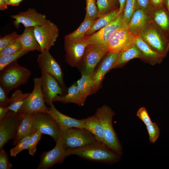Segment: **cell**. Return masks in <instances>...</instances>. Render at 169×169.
Returning a JSON list of instances; mask_svg holds the SVG:
<instances>
[{
  "label": "cell",
  "mask_w": 169,
  "mask_h": 169,
  "mask_svg": "<svg viewBox=\"0 0 169 169\" xmlns=\"http://www.w3.org/2000/svg\"><path fill=\"white\" fill-rule=\"evenodd\" d=\"M65 154L66 157L74 155L87 160L106 164L117 163L121 157L104 143L99 141L82 147L67 149Z\"/></svg>",
  "instance_id": "1"
},
{
  "label": "cell",
  "mask_w": 169,
  "mask_h": 169,
  "mask_svg": "<svg viewBox=\"0 0 169 169\" xmlns=\"http://www.w3.org/2000/svg\"><path fill=\"white\" fill-rule=\"evenodd\" d=\"M31 74L29 70L20 66L16 61L0 71V85L8 94L27 83Z\"/></svg>",
  "instance_id": "2"
},
{
  "label": "cell",
  "mask_w": 169,
  "mask_h": 169,
  "mask_svg": "<svg viewBox=\"0 0 169 169\" xmlns=\"http://www.w3.org/2000/svg\"><path fill=\"white\" fill-rule=\"evenodd\" d=\"M102 124L104 133V144L110 149L120 156L122 148L114 129L112 120L115 113L108 105H104L98 108L95 114Z\"/></svg>",
  "instance_id": "3"
},
{
  "label": "cell",
  "mask_w": 169,
  "mask_h": 169,
  "mask_svg": "<svg viewBox=\"0 0 169 169\" xmlns=\"http://www.w3.org/2000/svg\"><path fill=\"white\" fill-rule=\"evenodd\" d=\"M140 36L153 50L166 56L169 50V36L153 20L142 31Z\"/></svg>",
  "instance_id": "4"
},
{
  "label": "cell",
  "mask_w": 169,
  "mask_h": 169,
  "mask_svg": "<svg viewBox=\"0 0 169 169\" xmlns=\"http://www.w3.org/2000/svg\"><path fill=\"white\" fill-rule=\"evenodd\" d=\"M33 82V90L18 110L19 113L46 112L49 109L45 104L41 88V77L34 78Z\"/></svg>",
  "instance_id": "5"
},
{
  "label": "cell",
  "mask_w": 169,
  "mask_h": 169,
  "mask_svg": "<svg viewBox=\"0 0 169 169\" xmlns=\"http://www.w3.org/2000/svg\"><path fill=\"white\" fill-rule=\"evenodd\" d=\"M66 149L82 147L98 141L94 136L84 128L71 127L60 129Z\"/></svg>",
  "instance_id": "6"
},
{
  "label": "cell",
  "mask_w": 169,
  "mask_h": 169,
  "mask_svg": "<svg viewBox=\"0 0 169 169\" xmlns=\"http://www.w3.org/2000/svg\"><path fill=\"white\" fill-rule=\"evenodd\" d=\"M108 52L107 45H87L79 69L81 74L92 75L95 68Z\"/></svg>",
  "instance_id": "7"
},
{
  "label": "cell",
  "mask_w": 169,
  "mask_h": 169,
  "mask_svg": "<svg viewBox=\"0 0 169 169\" xmlns=\"http://www.w3.org/2000/svg\"><path fill=\"white\" fill-rule=\"evenodd\" d=\"M123 14L118 15L108 25L93 33L85 36L83 41L88 45H107L110 38L114 32L127 26L124 22Z\"/></svg>",
  "instance_id": "8"
},
{
  "label": "cell",
  "mask_w": 169,
  "mask_h": 169,
  "mask_svg": "<svg viewBox=\"0 0 169 169\" xmlns=\"http://www.w3.org/2000/svg\"><path fill=\"white\" fill-rule=\"evenodd\" d=\"M23 114L9 110L0 121V149L9 140L14 138L22 122Z\"/></svg>",
  "instance_id": "9"
},
{
  "label": "cell",
  "mask_w": 169,
  "mask_h": 169,
  "mask_svg": "<svg viewBox=\"0 0 169 169\" xmlns=\"http://www.w3.org/2000/svg\"><path fill=\"white\" fill-rule=\"evenodd\" d=\"M34 33L42 52L49 50L54 45L59 34V29L55 24L48 20L43 25L34 27Z\"/></svg>",
  "instance_id": "10"
},
{
  "label": "cell",
  "mask_w": 169,
  "mask_h": 169,
  "mask_svg": "<svg viewBox=\"0 0 169 169\" xmlns=\"http://www.w3.org/2000/svg\"><path fill=\"white\" fill-rule=\"evenodd\" d=\"M66 150L63 135L60 130L55 146L52 150L42 153L37 168L47 169L55 164L63 163L66 157Z\"/></svg>",
  "instance_id": "11"
},
{
  "label": "cell",
  "mask_w": 169,
  "mask_h": 169,
  "mask_svg": "<svg viewBox=\"0 0 169 169\" xmlns=\"http://www.w3.org/2000/svg\"><path fill=\"white\" fill-rule=\"evenodd\" d=\"M138 36L131 33L127 26L116 31L108 41V52L118 54L128 50L135 44V41Z\"/></svg>",
  "instance_id": "12"
},
{
  "label": "cell",
  "mask_w": 169,
  "mask_h": 169,
  "mask_svg": "<svg viewBox=\"0 0 169 169\" xmlns=\"http://www.w3.org/2000/svg\"><path fill=\"white\" fill-rule=\"evenodd\" d=\"M37 62L41 72L51 75L57 80L61 86L64 87L62 69L49 50L41 52L38 55Z\"/></svg>",
  "instance_id": "13"
},
{
  "label": "cell",
  "mask_w": 169,
  "mask_h": 169,
  "mask_svg": "<svg viewBox=\"0 0 169 169\" xmlns=\"http://www.w3.org/2000/svg\"><path fill=\"white\" fill-rule=\"evenodd\" d=\"M118 54L108 52L101 61L96 70L92 74L93 84L91 95L96 93L102 86V83L106 74L115 63Z\"/></svg>",
  "instance_id": "14"
},
{
  "label": "cell",
  "mask_w": 169,
  "mask_h": 169,
  "mask_svg": "<svg viewBox=\"0 0 169 169\" xmlns=\"http://www.w3.org/2000/svg\"><path fill=\"white\" fill-rule=\"evenodd\" d=\"M11 17L15 20L13 25L17 28L19 27L20 24H22L25 27H34L43 25L48 20L45 15L38 13L34 8H29L25 11L12 15Z\"/></svg>",
  "instance_id": "15"
},
{
  "label": "cell",
  "mask_w": 169,
  "mask_h": 169,
  "mask_svg": "<svg viewBox=\"0 0 169 169\" xmlns=\"http://www.w3.org/2000/svg\"><path fill=\"white\" fill-rule=\"evenodd\" d=\"M36 130L42 134L47 135L57 141L60 128L56 121L49 114L45 112H37L35 121Z\"/></svg>",
  "instance_id": "16"
},
{
  "label": "cell",
  "mask_w": 169,
  "mask_h": 169,
  "mask_svg": "<svg viewBox=\"0 0 169 169\" xmlns=\"http://www.w3.org/2000/svg\"><path fill=\"white\" fill-rule=\"evenodd\" d=\"M88 45L83 41L75 43H68L64 41L66 63L72 67L79 69Z\"/></svg>",
  "instance_id": "17"
},
{
  "label": "cell",
  "mask_w": 169,
  "mask_h": 169,
  "mask_svg": "<svg viewBox=\"0 0 169 169\" xmlns=\"http://www.w3.org/2000/svg\"><path fill=\"white\" fill-rule=\"evenodd\" d=\"M41 88L45 102L50 106L54 98L58 95H63V90L57 80L53 76L41 72Z\"/></svg>",
  "instance_id": "18"
},
{
  "label": "cell",
  "mask_w": 169,
  "mask_h": 169,
  "mask_svg": "<svg viewBox=\"0 0 169 169\" xmlns=\"http://www.w3.org/2000/svg\"><path fill=\"white\" fill-rule=\"evenodd\" d=\"M134 44L141 53V59L143 62L154 65L161 64L166 57L152 49L141 37L138 36L136 38Z\"/></svg>",
  "instance_id": "19"
},
{
  "label": "cell",
  "mask_w": 169,
  "mask_h": 169,
  "mask_svg": "<svg viewBox=\"0 0 169 169\" xmlns=\"http://www.w3.org/2000/svg\"><path fill=\"white\" fill-rule=\"evenodd\" d=\"M152 20L150 13L141 9H137L127 25L128 29L132 34L136 36L140 35Z\"/></svg>",
  "instance_id": "20"
},
{
  "label": "cell",
  "mask_w": 169,
  "mask_h": 169,
  "mask_svg": "<svg viewBox=\"0 0 169 169\" xmlns=\"http://www.w3.org/2000/svg\"><path fill=\"white\" fill-rule=\"evenodd\" d=\"M46 113L50 115L57 122L60 129L71 127L84 128V119L78 120L63 114L58 111L53 104Z\"/></svg>",
  "instance_id": "21"
},
{
  "label": "cell",
  "mask_w": 169,
  "mask_h": 169,
  "mask_svg": "<svg viewBox=\"0 0 169 169\" xmlns=\"http://www.w3.org/2000/svg\"><path fill=\"white\" fill-rule=\"evenodd\" d=\"M37 112L23 114L22 120L13 142V145H16L23 137L37 130L35 121Z\"/></svg>",
  "instance_id": "22"
},
{
  "label": "cell",
  "mask_w": 169,
  "mask_h": 169,
  "mask_svg": "<svg viewBox=\"0 0 169 169\" xmlns=\"http://www.w3.org/2000/svg\"><path fill=\"white\" fill-rule=\"evenodd\" d=\"M98 18L84 20L76 30L65 36L64 41L68 43L83 41L86 32L94 24Z\"/></svg>",
  "instance_id": "23"
},
{
  "label": "cell",
  "mask_w": 169,
  "mask_h": 169,
  "mask_svg": "<svg viewBox=\"0 0 169 169\" xmlns=\"http://www.w3.org/2000/svg\"><path fill=\"white\" fill-rule=\"evenodd\" d=\"M83 119L84 128L93 134L98 141L104 143L103 128L100 119L95 114Z\"/></svg>",
  "instance_id": "24"
},
{
  "label": "cell",
  "mask_w": 169,
  "mask_h": 169,
  "mask_svg": "<svg viewBox=\"0 0 169 169\" xmlns=\"http://www.w3.org/2000/svg\"><path fill=\"white\" fill-rule=\"evenodd\" d=\"M20 38L22 49L29 52L37 51L41 52L40 46L34 34L33 27H25Z\"/></svg>",
  "instance_id": "25"
},
{
  "label": "cell",
  "mask_w": 169,
  "mask_h": 169,
  "mask_svg": "<svg viewBox=\"0 0 169 169\" xmlns=\"http://www.w3.org/2000/svg\"><path fill=\"white\" fill-rule=\"evenodd\" d=\"M53 101H59L63 103H72L79 106H82L84 104L81 100L76 82L68 88L67 94L56 96L54 98Z\"/></svg>",
  "instance_id": "26"
},
{
  "label": "cell",
  "mask_w": 169,
  "mask_h": 169,
  "mask_svg": "<svg viewBox=\"0 0 169 169\" xmlns=\"http://www.w3.org/2000/svg\"><path fill=\"white\" fill-rule=\"evenodd\" d=\"M141 55L140 50L134 44L128 50L118 54L116 60L112 69L123 67L129 61L133 59H141Z\"/></svg>",
  "instance_id": "27"
},
{
  "label": "cell",
  "mask_w": 169,
  "mask_h": 169,
  "mask_svg": "<svg viewBox=\"0 0 169 169\" xmlns=\"http://www.w3.org/2000/svg\"><path fill=\"white\" fill-rule=\"evenodd\" d=\"M154 22L169 36V15L162 5L150 13Z\"/></svg>",
  "instance_id": "28"
},
{
  "label": "cell",
  "mask_w": 169,
  "mask_h": 169,
  "mask_svg": "<svg viewBox=\"0 0 169 169\" xmlns=\"http://www.w3.org/2000/svg\"><path fill=\"white\" fill-rule=\"evenodd\" d=\"M119 8L99 16L93 26L87 31L85 36L90 35L109 24L119 14Z\"/></svg>",
  "instance_id": "29"
},
{
  "label": "cell",
  "mask_w": 169,
  "mask_h": 169,
  "mask_svg": "<svg viewBox=\"0 0 169 169\" xmlns=\"http://www.w3.org/2000/svg\"><path fill=\"white\" fill-rule=\"evenodd\" d=\"M76 83L81 100L84 104L87 98L91 95L93 84L92 75L82 74Z\"/></svg>",
  "instance_id": "30"
},
{
  "label": "cell",
  "mask_w": 169,
  "mask_h": 169,
  "mask_svg": "<svg viewBox=\"0 0 169 169\" xmlns=\"http://www.w3.org/2000/svg\"><path fill=\"white\" fill-rule=\"evenodd\" d=\"M30 93H23L20 90H16L10 98L8 106L9 110L18 112Z\"/></svg>",
  "instance_id": "31"
},
{
  "label": "cell",
  "mask_w": 169,
  "mask_h": 169,
  "mask_svg": "<svg viewBox=\"0 0 169 169\" xmlns=\"http://www.w3.org/2000/svg\"><path fill=\"white\" fill-rule=\"evenodd\" d=\"M29 52L27 50L22 49L13 54L0 56V71Z\"/></svg>",
  "instance_id": "32"
},
{
  "label": "cell",
  "mask_w": 169,
  "mask_h": 169,
  "mask_svg": "<svg viewBox=\"0 0 169 169\" xmlns=\"http://www.w3.org/2000/svg\"><path fill=\"white\" fill-rule=\"evenodd\" d=\"M137 9L136 0H126L123 14V20L125 24L128 25L134 12Z\"/></svg>",
  "instance_id": "33"
},
{
  "label": "cell",
  "mask_w": 169,
  "mask_h": 169,
  "mask_svg": "<svg viewBox=\"0 0 169 169\" xmlns=\"http://www.w3.org/2000/svg\"><path fill=\"white\" fill-rule=\"evenodd\" d=\"M34 132L32 133L23 137L14 147L10 149V155L11 156L15 157L22 151L24 150H28L30 139Z\"/></svg>",
  "instance_id": "34"
},
{
  "label": "cell",
  "mask_w": 169,
  "mask_h": 169,
  "mask_svg": "<svg viewBox=\"0 0 169 169\" xmlns=\"http://www.w3.org/2000/svg\"><path fill=\"white\" fill-rule=\"evenodd\" d=\"M99 16L106 14L118 8L111 0H97Z\"/></svg>",
  "instance_id": "35"
},
{
  "label": "cell",
  "mask_w": 169,
  "mask_h": 169,
  "mask_svg": "<svg viewBox=\"0 0 169 169\" xmlns=\"http://www.w3.org/2000/svg\"><path fill=\"white\" fill-rule=\"evenodd\" d=\"M86 14L84 20L99 17V11L96 0H86Z\"/></svg>",
  "instance_id": "36"
},
{
  "label": "cell",
  "mask_w": 169,
  "mask_h": 169,
  "mask_svg": "<svg viewBox=\"0 0 169 169\" xmlns=\"http://www.w3.org/2000/svg\"><path fill=\"white\" fill-rule=\"evenodd\" d=\"M20 36V35L0 52V56L13 54L22 49Z\"/></svg>",
  "instance_id": "37"
},
{
  "label": "cell",
  "mask_w": 169,
  "mask_h": 169,
  "mask_svg": "<svg viewBox=\"0 0 169 169\" xmlns=\"http://www.w3.org/2000/svg\"><path fill=\"white\" fill-rule=\"evenodd\" d=\"M42 134L39 131L37 130L32 136L28 149V153L30 155L33 156L34 155L37 149V145L41 138Z\"/></svg>",
  "instance_id": "38"
},
{
  "label": "cell",
  "mask_w": 169,
  "mask_h": 169,
  "mask_svg": "<svg viewBox=\"0 0 169 169\" xmlns=\"http://www.w3.org/2000/svg\"><path fill=\"white\" fill-rule=\"evenodd\" d=\"M150 142L155 143L158 139L160 135V130L158 125L155 122L146 126Z\"/></svg>",
  "instance_id": "39"
},
{
  "label": "cell",
  "mask_w": 169,
  "mask_h": 169,
  "mask_svg": "<svg viewBox=\"0 0 169 169\" xmlns=\"http://www.w3.org/2000/svg\"><path fill=\"white\" fill-rule=\"evenodd\" d=\"M20 35L15 31L1 38L0 39V52L14 39L19 37Z\"/></svg>",
  "instance_id": "40"
},
{
  "label": "cell",
  "mask_w": 169,
  "mask_h": 169,
  "mask_svg": "<svg viewBox=\"0 0 169 169\" xmlns=\"http://www.w3.org/2000/svg\"><path fill=\"white\" fill-rule=\"evenodd\" d=\"M136 115L143 121L146 126L152 123L148 111L144 107L142 106L139 108L136 112Z\"/></svg>",
  "instance_id": "41"
},
{
  "label": "cell",
  "mask_w": 169,
  "mask_h": 169,
  "mask_svg": "<svg viewBox=\"0 0 169 169\" xmlns=\"http://www.w3.org/2000/svg\"><path fill=\"white\" fill-rule=\"evenodd\" d=\"M12 168L6 152L3 148L0 149V169H10Z\"/></svg>",
  "instance_id": "42"
},
{
  "label": "cell",
  "mask_w": 169,
  "mask_h": 169,
  "mask_svg": "<svg viewBox=\"0 0 169 169\" xmlns=\"http://www.w3.org/2000/svg\"><path fill=\"white\" fill-rule=\"evenodd\" d=\"M8 94L4 89L0 85V106L8 107V106L10 98L8 97Z\"/></svg>",
  "instance_id": "43"
},
{
  "label": "cell",
  "mask_w": 169,
  "mask_h": 169,
  "mask_svg": "<svg viewBox=\"0 0 169 169\" xmlns=\"http://www.w3.org/2000/svg\"><path fill=\"white\" fill-rule=\"evenodd\" d=\"M137 9H141L151 13L148 0H136Z\"/></svg>",
  "instance_id": "44"
},
{
  "label": "cell",
  "mask_w": 169,
  "mask_h": 169,
  "mask_svg": "<svg viewBox=\"0 0 169 169\" xmlns=\"http://www.w3.org/2000/svg\"><path fill=\"white\" fill-rule=\"evenodd\" d=\"M151 12L163 5L164 0H148Z\"/></svg>",
  "instance_id": "45"
},
{
  "label": "cell",
  "mask_w": 169,
  "mask_h": 169,
  "mask_svg": "<svg viewBox=\"0 0 169 169\" xmlns=\"http://www.w3.org/2000/svg\"><path fill=\"white\" fill-rule=\"evenodd\" d=\"M9 110L8 107L0 106V121L5 117Z\"/></svg>",
  "instance_id": "46"
},
{
  "label": "cell",
  "mask_w": 169,
  "mask_h": 169,
  "mask_svg": "<svg viewBox=\"0 0 169 169\" xmlns=\"http://www.w3.org/2000/svg\"><path fill=\"white\" fill-rule=\"evenodd\" d=\"M120 4L119 14H123L126 2V0H118Z\"/></svg>",
  "instance_id": "47"
},
{
  "label": "cell",
  "mask_w": 169,
  "mask_h": 169,
  "mask_svg": "<svg viewBox=\"0 0 169 169\" xmlns=\"http://www.w3.org/2000/svg\"><path fill=\"white\" fill-rule=\"evenodd\" d=\"M23 0H10L8 3V5L17 6Z\"/></svg>",
  "instance_id": "48"
},
{
  "label": "cell",
  "mask_w": 169,
  "mask_h": 169,
  "mask_svg": "<svg viewBox=\"0 0 169 169\" xmlns=\"http://www.w3.org/2000/svg\"><path fill=\"white\" fill-rule=\"evenodd\" d=\"M8 4L4 0H0V10H4L8 8Z\"/></svg>",
  "instance_id": "49"
},
{
  "label": "cell",
  "mask_w": 169,
  "mask_h": 169,
  "mask_svg": "<svg viewBox=\"0 0 169 169\" xmlns=\"http://www.w3.org/2000/svg\"><path fill=\"white\" fill-rule=\"evenodd\" d=\"M163 6L166 10L169 15V0H164Z\"/></svg>",
  "instance_id": "50"
},
{
  "label": "cell",
  "mask_w": 169,
  "mask_h": 169,
  "mask_svg": "<svg viewBox=\"0 0 169 169\" xmlns=\"http://www.w3.org/2000/svg\"><path fill=\"white\" fill-rule=\"evenodd\" d=\"M113 3L117 6V0H111Z\"/></svg>",
  "instance_id": "51"
},
{
  "label": "cell",
  "mask_w": 169,
  "mask_h": 169,
  "mask_svg": "<svg viewBox=\"0 0 169 169\" xmlns=\"http://www.w3.org/2000/svg\"><path fill=\"white\" fill-rule=\"evenodd\" d=\"M8 4V3L10 0H4Z\"/></svg>",
  "instance_id": "52"
}]
</instances>
